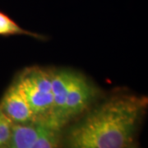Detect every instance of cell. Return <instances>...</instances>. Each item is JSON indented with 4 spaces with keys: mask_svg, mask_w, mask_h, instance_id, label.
<instances>
[{
    "mask_svg": "<svg viewBox=\"0 0 148 148\" xmlns=\"http://www.w3.org/2000/svg\"><path fill=\"white\" fill-rule=\"evenodd\" d=\"M145 108L143 99L112 97L69 127L62 148H127L138 131Z\"/></svg>",
    "mask_w": 148,
    "mask_h": 148,
    "instance_id": "cell-1",
    "label": "cell"
},
{
    "mask_svg": "<svg viewBox=\"0 0 148 148\" xmlns=\"http://www.w3.org/2000/svg\"><path fill=\"white\" fill-rule=\"evenodd\" d=\"M17 81L37 120L46 121L53 105L51 71L40 68L27 69Z\"/></svg>",
    "mask_w": 148,
    "mask_h": 148,
    "instance_id": "cell-2",
    "label": "cell"
},
{
    "mask_svg": "<svg viewBox=\"0 0 148 148\" xmlns=\"http://www.w3.org/2000/svg\"><path fill=\"white\" fill-rule=\"evenodd\" d=\"M95 96V89L90 82L82 75L73 73L59 119L60 127L63 128L71 119L82 114L90 106Z\"/></svg>",
    "mask_w": 148,
    "mask_h": 148,
    "instance_id": "cell-3",
    "label": "cell"
},
{
    "mask_svg": "<svg viewBox=\"0 0 148 148\" xmlns=\"http://www.w3.org/2000/svg\"><path fill=\"white\" fill-rule=\"evenodd\" d=\"M0 110L15 124L38 121L17 80L6 90L0 101Z\"/></svg>",
    "mask_w": 148,
    "mask_h": 148,
    "instance_id": "cell-4",
    "label": "cell"
},
{
    "mask_svg": "<svg viewBox=\"0 0 148 148\" xmlns=\"http://www.w3.org/2000/svg\"><path fill=\"white\" fill-rule=\"evenodd\" d=\"M73 73L67 70L51 71V84L53 96V105L51 114L46 123L49 126L61 130L59 119L64 110L66 97Z\"/></svg>",
    "mask_w": 148,
    "mask_h": 148,
    "instance_id": "cell-5",
    "label": "cell"
},
{
    "mask_svg": "<svg viewBox=\"0 0 148 148\" xmlns=\"http://www.w3.org/2000/svg\"><path fill=\"white\" fill-rule=\"evenodd\" d=\"M47 126L43 121L26 124L13 123L8 143L3 148H31Z\"/></svg>",
    "mask_w": 148,
    "mask_h": 148,
    "instance_id": "cell-6",
    "label": "cell"
},
{
    "mask_svg": "<svg viewBox=\"0 0 148 148\" xmlns=\"http://www.w3.org/2000/svg\"><path fill=\"white\" fill-rule=\"evenodd\" d=\"M27 36L37 40H45L40 34L25 30L21 27L16 21L12 20L8 14L0 11V36Z\"/></svg>",
    "mask_w": 148,
    "mask_h": 148,
    "instance_id": "cell-7",
    "label": "cell"
},
{
    "mask_svg": "<svg viewBox=\"0 0 148 148\" xmlns=\"http://www.w3.org/2000/svg\"><path fill=\"white\" fill-rule=\"evenodd\" d=\"M61 130L49 126L43 131L31 148H59Z\"/></svg>",
    "mask_w": 148,
    "mask_h": 148,
    "instance_id": "cell-8",
    "label": "cell"
},
{
    "mask_svg": "<svg viewBox=\"0 0 148 148\" xmlns=\"http://www.w3.org/2000/svg\"><path fill=\"white\" fill-rule=\"evenodd\" d=\"M13 123L0 110V148H3L8 143L12 134Z\"/></svg>",
    "mask_w": 148,
    "mask_h": 148,
    "instance_id": "cell-9",
    "label": "cell"
},
{
    "mask_svg": "<svg viewBox=\"0 0 148 148\" xmlns=\"http://www.w3.org/2000/svg\"><path fill=\"white\" fill-rule=\"evenodd\" d=\"M127 148H135V147H131V145L129 146V147H127Z\"/></svg>",
    "mask_w": 148,
    "mask_h": 148,
    "instance_id": "cell-10",
    "label": "cell"
}]
</instances>
